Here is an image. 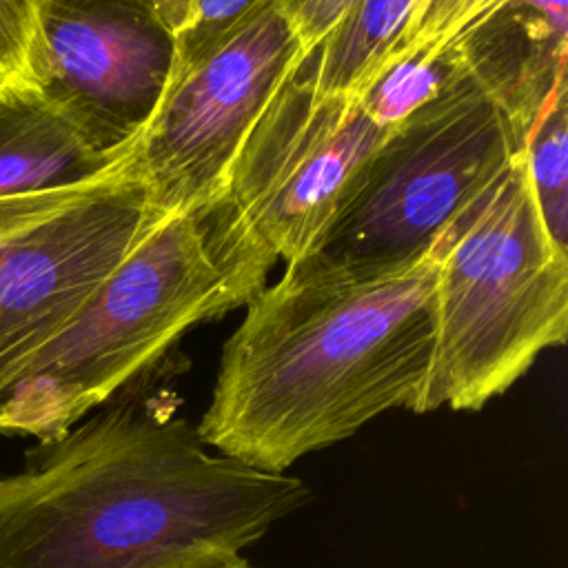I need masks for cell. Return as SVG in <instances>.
Listing matches in <instances>:
<instances>
[{"label": "cell", "instance_id": "obj_7", "mask_svg": "<svg viewBox=\"0 0 568 568\" xmlns=\"http://www.w3.org/2000/svg\"><path fill=\"white\" fill-rule=\"evenodd\" d=\"M311 53L277 0H266L213 44L175 58L149 122L120 164L164 217H200L262 111Z\"/></svg>", "mask_w": 568, "mask_h": 568}, {"label": "cell", "instance_id": "obj_14", "mask_svg": "<svg viewBox=\"0 0 568 568\" xmlns=\"http://www.w3.org/2000/svg\"><path fill=\"white\" fill-rule=\"evenodd\" d=\"M33 0H0V89L22 82Z\"/></svg>", "mask_w": 568, "mask_h": 568}, {"label": "cell", "instance_id": "obj_12", "mask_svg": "<svg viewBox=\"0 0 568 568\" xmlns=\"http://www.w3.org/2000/svg\"><path fill=\"white\" fill-rule=\"evenodd\" d=\"M566 75L546 93L530 122L524 158L530 184L550 235L566 246L568 237V131H566Z\"/></svg>", "mask_w": 568, "mask_h": 568}, {"label": "cell", "instance_id": "obj_13", "mask_svg": "<svg viewBox=\"0 0 568 568\" xmlns=\"http://www.w3.org/2000/svg\"><path fill=\"white\" fill-rule=\"evenodd\" d=\"M262 2L266 0H162L178 58L213 44Z\"/></svg>", "mask_w": 568, "mask_h": 568}, {"label": "cell", "instance_id": "obj_2", "mask_svg": "<svg viewBox=\"0 0 568 568\" xmlns=\"http://www.w3.org/2000/svg\"><path fill=\"white\" fill-rule=\"evenodd\" d=\"M435 277L430 246L375 275L266 284L224 342L200 439L282 475L382 413H413L435 348Z\"/></svg>", "mask_w": 568, "mask_h": 568}, {"label": "cell", "instance_id": "obj_1", "mask_svg": "<svg viewBox=\"0 0 568 568\" xmlns=\"http://www.w3.org/2000/svg\"><path fill=\"white\" fill-rule=\"evenodd\" d=\"M0 477V568H209L313 499L288 473L211 450L151 379Z\"/></svg>", "mask_w": 568, "mask_h": 568}, {"label": "cell", "instance_id": "obj_15", "mask_svg": "<svg viewBox=\"0 0 568 568\" xmlns=\"http://www.w3.org/2000/svg\"><path fill=\"white\" fill-rule=\"evenodd\" d=\"M288 20L293 22L302 44L308 53L322 38L337 24L355 0H277Z\"/></svg>", "mask_w": 568, "mask_h": 568}, {"label": "cell", "instance_id": "obj_9", "mask_svg": "<svg viewBox=\"0 0 568 568\" xmlns=\"http://www.w3.org/2000/svg\"><path fill=\"white\" fill-rule=\"evenodd\" d=\"M175 58L162 0H33L22 82L118 162L149 122Z\"/></svg>", "mask_w": 568, "mask_h": 568}, {"label": "cell", "instance_id": "obj_5", "mask_svg": "<svg viewBox=\"0 0 568 568\" xmlns=\"http://www.w3.org/2000/svg\"><path fill=\"white\" fill-rule=\"evenodd\" d=\"M235 311L200 220L160 217L73 320L0 386V433L62 437L138 379L160 371L193 326Z\"/></svg>", "mask_w": 568, "mask_h": 568}, {"label": "cell", "instance_id": "obj_10", "mask_svg": "<svg viewBox=\"0 0 568 568\" xmlns=\"http://www.w3.org/2000/svg\"><path fill=\"white\" fill-rule=\"evenodd\" d=\"M115 164L27 82L0 89V197L84 184Z\"/></svg>", "mask_w": 568, "mask_h": 568}, {"label": "cell", "instance_id": "obj_3", "mask_svg": "<svg viewBox=\"0 0 568 568\" xmlns=\"http://www.w3.org/2000/svg\"><path fill=\"white\" fill-rule=\"evenodd\" d=\"M459 40L466 71L388 126L284 273L362 277L417 260L524 149L546 93L566 75V55L506 16Z\"/></svg>", "mask_w": 568, "mask_h": 568}, {"label": "cell", "instance_id": "obj_11", "mask_svg": "<svg viewBox=\"0 0 568 568\" xmlns=\"http://www.w3.org/2000/svg\"><path fill=\"white\" fill-rule=\"evenodd\" d=\"M417 0H355L306 60L322 93H359L402 33Z\"/></svg>", "mask_w": 568, "mask_h": 568}, {"label": "cell", "instance_id": "obj_16", "mask_svg": "<svg viewBox=\"0 0 568 568\" xmlns=\"http://www.w3.org/2000/svg\"><path fill=\"white\" fill-rule=\"evenodd\" d=\"M209 568H260V566H255V564H251L246 557H242V555H235V557H229V559H224V561H220V564H215V566H209Z\"/></svg>", "mask_w": 568, "mask_h": 568}, {"label": "cell", "instance_id": "obj_6", "mask_svg": "<svg viewBox=\"0 0 568 568\" xmlns=\"http://www.w3.org/2000/svg\"><path fill=\"white\" fill-rule=\"evenodd\" d=\"M306 60L275 91L197 217L233 308L266 286L277 262L291 264L311 246L388 131L357 93L317 91Z\"/></svg>", "mask_w": 568, "mask_h": 568}, {"label": "cell", "instance_id": "obj_8", "mask_svg": "<svg viewBox=\"0 0 568 568\" xmlns=\"http://www.w3.org/2000/svg\"><path fill=\"white\" fill-rule=\"evenodd\" d=\"M158 220L120 160L84 184L0 197V386Z\"/></svg>", "mask_w": 568, "mask_h": 568}, {"label": "cell", "instance_id": "obj_4", "mask_svg": "<svg viewBox=\"0 0 568 568\" xmlns=\"http://www.w3.org/2000/svg\"><path fill=\"white\" fill-rule=\"evenodd\" d=\"M433 248L435 348L413 413H477L568 335V253L544 222L524 149Z\"/></svg>", "mask_w": 568, "mask_h": 568}]
</instances>
